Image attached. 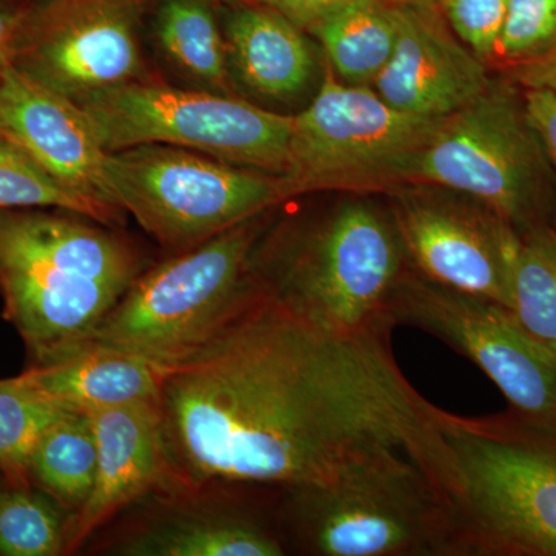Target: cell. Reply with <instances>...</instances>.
I'll list each match as a JSON object with an SVG mask.
<instances>
[{
    "instance_id": "29",
    "label": "cell",
    "mask_w": 556,
    "mask_h": 556,
    "mask_svg": "<svg viewBox=\"0 0 556 556\" xmlns=\"http://www.w3.org/2000/svg\"><path fill=\"white\" fill-rule=\"evenodd\" d=\"M522 101L547 159L556 169V94L547 90L526 89Z\"/></svg>"
},
{
    "instance_id": "24",
    "label": "cell",
    "mask_w": 556,
    "mask_h": 556,
    "mask_svg": "<svg viewBox=\"0 0 556 556\" xmlns=\"http://www.w3.org/2000/svg\"><path fill=\"white\" fill-rule=\"evenodd\" d=\"M161 47L175 64L208 86L225 87L226 50L217 22L197 0H169L159 22Z\"/></svg>"
},
{
    "instance_id": "4",
    "label": "cell",
    "mask_w": 556,
    "mask_h": 556,
    "mask_svg": "<svg viewBox=\"0 0 556 556\" xmlns=\"http://www.w3.org/2000/svg\"><path fill=\"white\" fill-rule=\"evenodd\" d=\"M408 262L390 207L348 200L289 239L252 277L303 317L342 334L393 329L391 295Z\"/></svg>"
},
{
    "instance_id": "11",
    "label": "cell",
    "mask_w": 556,
    "mask_h": 556,
    "mask_svg": "<svg viewBox=\"0 0 556 556\" xmlns=\"http://www.w3.org/2000/svg\"><path fill=\"white\" fill-rule=\"evenodd\" d=\"M388 316L394 327L424 329L470 358L514 412L556 422V356L530 338L506 306L442 287L407 266Z\"/></svg>"
},
{
    "instance_id": "3",
    "label": "cell",
    "mask_w": 556,
    "mask_h": 556,
    "mask_svg": "<svg viewBox=\"0 0 556 556\" xmlns=\"http://www.w3.org/2000/svg\"><path fill=\"white\" fill-rule=\"evenodd\" d=\"M439 424L459 468V556H556V422L510 409Z\"/></svg>"
},
{
    "instance_id": "17",
    "label": "cell",
    "mask_w": 556,
    "mask_h": 556,
    "mask_svg": "<svg viewBox=\"0 0 556 556\" xmlns=\"http://www.w3.org/2000/svg\"><path fill=\"white\" fill-rule=\"evenodd\" d=\"M167 364L123 348L79 340L33 361L20 379L68 412L159 401Z\"/></svg>"
},
{
    "instance_id": "14",
    "label": "cell",
    "mask_w": 556,
    "mask_h": 556,
    "mask_svg": "<svg viewBox=\"0 0 556 556\" xmlns=\"http://www.w3.org/2000/svg\"><path fill=\"white\" fill-rule=\"evenodd\" d=\"M0 123L50 177L118 217L108 155L78 102L10 62L0 72Z\"/></svg>"
},
{
    "instance_id": "27",
    "label": "cell",
    "mask_w": 556,
    "mask_h": 556,
    "mask_svg": "<svg viewBox=\"0 0 556 556\" xmlns=\"http://www.w3.org/2000/svg\"><path fill=\"white\" fill-rule=\"evenodd\" d=\"M556 42V0H508L496 58L508 65L540 56Z\"/></svg>"
},
{
    "instance_id": "12",
    "label": "cell",
    "mask_w": 556,
    "mask_h": 556,
    "mask_svg": "<svg viewBox=\"0 0 556 556\" xmlns=\"http://www.w3.org/2000/svg\"><path fill=\"white\" fill-rule=\"evenodd\" d=\"M391 193L390 211L409 268L442 285L510 308L519 232L478 201L431 186Z\"/></svg>"
},
{
    "instance_id": "18",
    "label": "cell",
    "mask_w": 556,
    "mask_h": 556,
    "mask_svg": "<svg viewBox=\"0 0 556 556\" xmlns=\"http://www.w3.org/2000/svg\"><path fill=\"white\" fill-rule=\"evenodd\" d=\"M228 36L241 79L263 97H291L308 83L313 70L308 43L283 14L260 9L237 11Z\"/></svg>"
},
{
    "instance_id": "28",
    "label": "cell",
    "mask_w": 556,
    "mask_h": 556,
    "mask_svg": "<svg viewBox=\"0 0 556 556\" xmlns=\"http://www.w3.org/2000/svg\"><path fill=\"white\" fill-rule=\"evenodd\" d=\"M508 0H442L453 31L481 61L496 58Z\"/></svg>"
},
{
    "instance_id": "25",
    "label": "cell",
    "mask_w": 556,
    "mask_h": 556,
    "mask_svg": "<svg viewBox=\"0 0 556 556\" xmlns=\"http://www.w3.org/2000/svg\"><path fill=\"white\" fill-rule=\"evenodd\" d=\"M33 486L0 489V556H58L67 547L68 518Z\"/></svg>"
},
{
    "instance_id": "31",
    "label": "cell",
    "mask_w": 556,
    "mask_h": 556,
    "mask_svg": "<svg viewBox=\"0 0 556 556\" xmlns=\"http://www.w3.org/2000/svg\"><path fill=\"white\" fill-rule=\"evenodd\" d=\"M511 67V79L517 80L519 86L556 94V42L540 56Z\"/></svg>"
},
{
    "instance_id": "22",
    "label": "cell",
    "mask_w": 556,
    "mask_h": 556,
    "mask_svg": "<svg viewBox=\"0 0 556 556\" xmlns=\"http://www.w3.org/2000/svg\"><path fill=\"white\" fill-rule=\"evenodd\" d=\"M508 309L530 338L556 356V229L548 225L519 233Z\"/></svg>"
},
{
    "instance_id": "19",
    "label": "cell",
    "mask_w": 556,
    "mask_h": 556,
    "mask_svg": "<svg viewBox=\"0 0 556 556\" xmlns=\"http://www.w3.org/2000/svg\"><path fill=\"white\" fill-rule=\"evenodd\" d=\"M130 556H281L278 538L257 519L230 511L179 515L130 536Z\"/></svg>"
},
{
    "instance_id": "5",
    "label": "cell",
    "mask_w": 556,
    "mask_h": 556,
    "mask_svg": "<svg viewBox=\"0 0 556 556\" xmlns=\"http://www.w3.org/2000/svg\"><path fill=\"white\" fill-rule=\"evenodd\" d=\"M320 556H459L452 497L413 457L388 453L325 485L295 486Z\"/></svg>"
},
{
    "instance_id": "23",
    "label": "cell",
    "mask_w": 556,
    "mask_h": 556,
    "mask_svg": "<svg viewBox=\"0 0 556 556\" xmlns=\"http://www.w3.org/2000/svg\"><path fill=\"white\" fill-rule=\"evenodd\" d=\"M68 409L16 378L0 379V477L7 485L33 486L28 463L40 437Z\"/></svg>"
},
{
    "instance_id": "10",
    "label": "cell",
    "mask_w": 556,
    "mask_h": 556,
    "mask_svg": "<svg viewBox=\"0 0 556 556\" xmlns=\"http://www.w3.org/2000/svg\"><path fill=\"white\" fill-rule=\"evenodd\" d=\"M439 121L401 112L367 87L339 83L327 70L317 97L294 116L281 177L291 197L393 192L409 185Z\"/></svg>"
},
{
    "instance_id": "13",
    "label": "cell",
    "mask_w": 556,
    "mask_h": 556,
    "mask_svg": "<svg viewBox=\"0 0 556 556\" xmlns=\"http://www.w3.org/2000/svg\"><path fill=\"white\" fill-rule=\"evenodd\" d=\"M134 0H60L30 16L13 64L70 100L137 79Z\"/></svg>"
},
{
    "instance_id": "1",
    "label": "cell",
    "mask_w": 556,
    "mask_h": 556,
    "mask_svg": "<svg viewBox=\"0 0 556 556\" xmlns=\"http://www.w3.org/2000/svg\"><path fill=\"white\" fill-rule=\"evenodd\" d=\"M391 331H329L251 278L228 320L167 364L159 399L167 477L193 489H295L404 453L455 500L463 481L441 409L399 368Z\"/></svg>"
},
{
    "instance_id": "30",
    "label": "cell",
    "mask_w": 556,
    "mask_h": 556,
    "mask_svg": "<svg viewBox=\"0 0 556 556\" xmlns=\"http://www.w3.org/2000/svg\"><path fill=\"white\" fill-rule=\"evenodd\" d=\"M30 16V11L20 0H0V72L13 62Z\"/></svg>"
},
{
    "instance_id": "8",
    "label": "cell",
    "mask_w": 556,
    "mask_h": 556,
    "mask_svg": "<svg viewBox=\"0 0 556 556\" xmlns=\"http://www.w3.org/2000/svg\"><path fill=\"white\" fill-rule=\"evenodd\" d=\"M75 102L105 152L163 144L268 174L288 170L294 116L138 78Z\"/></svg>"
},
{
    "instance_id": "26",
    "label": "cell",
    "mask_w": 556,
    "mask_h": 556,
    "mask_svg": "<svg viewBox=\"0 0 556 556\" xmlns=\"http://www.w3.org/2000/svg\"><path fill=\"white\" fill-rule=\"evenodd\" d=\"M0 207H56L101 223L115 217L50 177L16 142L0 139Z\"/></svg>"
},
{
    "instance_id": "33",
    "label": "cell",
    "mask_w": 556,
    "mask_h": 556,
    "mask_svg": "<svg viewBox=\"0 0 556 556\" xmlns=\"http://www.w3.org/2000/svg\"><path fill=\"white\" fill-rule=\"evenodd\" d=\"M399 3H407V5L427 7V9H439L442 0H394Z\"/></svg>"
},
{
    "instance_id": "9",
    "label": "cell",
    "mask_w": 556,
    "mask_h": 556,
    "mask_svg": "<svg viewBox=\"0 0 556 556\" xmlns=\"http://www.w3.org/2000/svg\"><path fill=\"white\" fill-rule=\"evenodd\" d=\"M108 177L121 211L172 248L199 247L292 199L281 175L163 144L109 152Z\"/></svg>"
},
{
    "instance_id": "6",
    "label": "cell",
    "mask_w": 556,
    "mask_h": 556,
    "mask_svg": "<svg viewBox=\"0 0 556 556\" xmlns=\"http://www.w3.org/2000/svg\"><path fill=\"white\" fill-rule=\"evenodd\" d=\"M548 163L525 101L492 80L473 101L439 121L408 186L463 193L522 233L547 225Z\"/></svg>"
},
{
    "instance_id": "16",
    "label": "cell",
    "mask_w": 556,
    "mask_h": 556,
    "mask_svg": "<svg viewBox=\"0 0 556 556\" xmlns=\"http://www.w3.org/2000/svg\"><path fill=\"white\" fill-rule=\"evenodd\" d=\"M89 416L97 438V478L89 500L68 518L65 554L167 477L159 401L91 409Z\"/></svg>"
},
{
    "instance_id": "2",
    "label": "cell",
    "mask_w": 556,
    "mask_h": 556,
    "mask_svg": "<svg viewBox=\"0 0 556 556\" xmlns=\"http://www.w3.org/2000/svg\"><path fill=\"white\" fill-rule=\"evenodd\" d=\"M135 276L134 252L115 237L60 215L0 207L3 317L33 361L89 336Z\"/></svg>"
},
{
    "instance_id": "15",
    "label": "cell",
    "mask_w": 556,
    "mask_h": 556,
    "mask_svg": "<svg viewBox=\"0 0 556 556\" xmlns=\"http://www.w3.org/2000/svg\"><path fill=\"white\" fill-rule=\"evenodd\" d=\"M397 38L376 93L401 112L444 118L492 84L485 62L457 42L437 9L396 2Z\"/></svg>"
},
{
    "instance_id": "34",
    "label": "cell",
    "mask_w": 556,
    "mask_h": 556,
    "mask_svg": "<svg viewBox=\"0 0 556 556\" xmlns=\"http://www.w3.org/2000/svg\"><path fill=\"white\" fill-rule=\"evenodd\" d=\"M0 139H7V141H13V139L10 138L9 131H7L5 127L2 126V123H0Z\"/></svg>"
},
{
    "instance_id": "21",
    "label": "cell",
    "mask_w": 556,
    "mask_h": 556,
    "mask_svg": "<svg viewBox=\"0 0 556 556\" xmlns=\"http://www.w3.org/2000/svg\"><path fill=\"white\" fill-rule=\"evenodd\" d=\"M98 447L89 413H68L40 437L28 463V477L54 503L79 510L97 478Z\"/></svg>"
},
{
    "instance_id": "32",
    "label": "cell",
    "mask_w": 556,
    "mask_h": 556,
    "mask_svg": "<svg viewBox=\"0 0 556 556\" xmlns=\"http://www.w3.org/2000/svg\"><path fill=\"white\" fill-rule=\"evenodd\" d=\"M289 21L302 27L313 28L317 22L325 20L332 11L351 2V0H269Z\"/></svg>"
},
{
    "instance_id": "20",
    "label": "cell",
    "mask_w": 556,
    "mask_h": 556,
    "mask_svg": "<svg viewBox=\"0 0 556 556\" xmlns=\"http://www.w3.org/2000/svg\"><path fill=\"white\" fill-rule=\"evenodd\" d=\"M329 64L351 86L375 83L393 53L397 38L394 0H351L317 22Z\"/></svg>"
},
{
    "instance_id": "7",
    "label": "cell",
    "mask_w": 556,
    "mask_h": 556,
    "mask_svg": "<svg viewBox=\"0 0 556 556\" xmlns=\"http://www.w3.org/2000/svg\"><path fill=\"white\" fill-rule=\"evenodd\" d=\"M257 218L233 226L135 278L89 336L170 364L206 342L251 285Z\"/></svg>"
}]
</instances>
